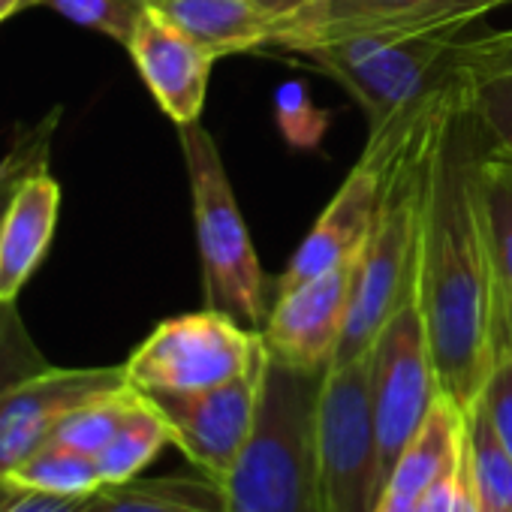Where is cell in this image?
Listing matches in <instances>:
<instances>
[{"label":"cell","mask_w":512,"mask_h":512,"mask_svg":"<svg viewBox=\"0 0 512 512\" xmlns=\"http://www.w3.org/2000/svg\"><path fill=\"white\" fill-rule=\"evenodd\" d=\"M314 455L329 512H374L383 467L371 404V356L332 362L314 407Z\"/></svg>","instance_id":"cell-6"},{"label":"cell","mask_w":512,"mask_h":512,"mask_svg":"<svg viewBox=\"0 0 512 512\" xmlns=\"http://www.w3.org/2000/svg\"><path fill=\"white\" fill-rule=\"evenodd\" d=\"M482 151L485 130L455 82L422 223L416 305L437 386L464 413L479 404L494 368V278Z\"/></svg>","instance_id":"cell-1"},{"label":"cell","mask_w":512,"mask_h":512,"mask_svg":"<svg viewBox=\"0 0 512 512\" xmlns=\"http://www.w3.org/2000/svg\"><path fill=\"white\" fill-rule=\"evenodd\" d=\"M178 133L193 196L205 305L232 317L244 329L263 332L272 311L269 284L260 260H256L244 217L235 205L220 151L199 121L178 127Z\"/></svg>","instance_id":"cell-4"},{"label":"cell","mask_w":512,"mask_h":512,"mask_svg":"<svg viewBox=\"0 0 512 512\" xmlns=\"http://www.w3.org/2000/svg\"><path fill=\"white\" fill-rule=\"evenodd\" d=\"M58 118H61V109H52L46 118H40L37 124L22 130L16 136V142L7 148V154L0 157V223H4L7 205H10L16 187L22 184V178L28 172H34V169L49 163L52 136L58 130Z\"/></svg>","instance_id":"cell-25"},{"label":"cell","mask_w":512,"mask_h":512,"mask_svg":"<svg viewBox=\"0 0 512 512\" xmlns=\"http://www.w3.org/2000/svg\"><path fill=\"white\" fill-rule=\"evenodd\" d=\"M250 4H253L256 10H260V13H266L269 19H275L278 28H281L284 22L296 19V16L305 13L311 4H317V0H250Z\"/></svg>","instance_id":"cell-30"},{"label":"cell","mask_w":512,"mask_h":512,"mask_svg":"<svg viewBox=\"0 0 512 512\" xmlns=\"http://www.w3.org/2000/svg\"><path fill=\"white\" fill-rule=\"evenodd\" d=\"M166 443H172V434H169L163 413L154 407V401L145 392H139L130 413L118 425L115 437L97 455L103 482L118 485V482L136 479L160 455Z\"/></svg>","instance_id":"cell-20"},{"label":"cell","mask_w":512,"mask_h":512,"mask_svg":"<svg viewBox=\"0 0 512 512\" xmlns=\"http://www.w3.org/2000/svg\"><path fill=\"white\" fill-rule=\"evenodd\" d=\"M7 479L25 488L49 491V494H88L106 485L94 455L76 452L55 440L43 443L25 461H19L7 473Z\"/></svg>","instance_id":"cell-21"},{"label":"cell","mask_w":512,"mask_h":512,"mask_svg":"<svg viewBox=\"0 0 512 512\" xmlns=\"http://www.w3.org/2000/svg\"><path fill=\"white\" fill-rule=\"evenodd\" d=\"M43 368H49V362L25 326L19 302H0V404L13 386Z\"/></svg>","instance_id":"cell-26"},{"label":"cell","mask_w":512,"mask_h":512,"mask_svg":"<svg viewBox=\"0 0 512 512\" xmlns=\"http://www.w3.org/2000/svg\"><path fill=\"white\" fill-rule=\"evenodd\" d=\"M356 266L359 253L287 293H278L260 332L275 362L311 374H323L335 362L350 314Z\"/></svg>","instance_id":"cell-10"},{"label":"cell","mask_w":512,"mask_h":512,"mask_svg":"<svg viewBox=\"0 0 512 512\" xmlns=\"http://www.w3.org/2000/svg\"><path fill=\"white\" fill-rule=\"evenodd\" d=\"M260 350V332L205 308L163 320L130 353L124 374L139 392H199L247 371Z\"/></svg>","instance_id":"cell-7"},{"label":"cell","mask_w":512,"mask_h":512,"mask_svg":"<svg viewBox=\"0 0 512 512\" xmlns=\"http://www.w3.org/2000/svg\"><path fill=\"white\" fill-rule=\"evenodd\" d=\"M31 7H46L67 22L97 31L127 49L136 25L151 10V0H28V10Z\"/></svg>","instance_id":"cell-24"},{"label":"cell","mask_w":512,"mask_h":512,"mask_svg":"<svg viewBox=\"0 0 512 512\" xmlns=\"http://www.w3.org/2000/svg\"><path fill=\"white\" fill-rule=\"evenodd\" d=\"M386 163L389 160H377V157L362 154V160L347 175V181L341 184L335 199L317 217V223L308 232V238L302 241V247L293 253L290 266L284 269V275L278 281L281 293L299 287L302 281H311V278L329 272L332 266L344 263L347 256L362 250L368 229H371L374 205H377L380 172Z\"/></svg>","instance_id":"cell-14"},{"label":"cell","mask_w":512,"mask_h":512,"mask_svg":"<svg viewBox=\"0 0 512 512\" xmlns=\"http://www.w3.org/2000/svg\"><path fill=\"white\" fill-rule=\"evenodd\" d=\"M455 91V76L425 100L413 127L380 172L377 205L368 238L359 250L353 299L335 362H353L371 353L383 326L416 296V263L422 223L434 178L443 118Z\"/></svg>","instance_id":"cell-2"},{"label":"cell","mask_w":512,"mask_h":512,"mask_svg":"<svg viewBox=\"0 0 512 512\" xmlns=\"http://www.w3.org/2000/svg\"><path fill=\"white\" fill-rule=\"evenodd\" d=\"M452 73L488 142L512 151V28L461 40Z\"/></svg>","instance_id":"cell-16"},{"label":"cell","mask_w":512,"mask_h":512,"mask_svg":"<svg viewBox=\"0 0 512 512\" xmlns=\"http://www.w3.org/2000/svg\"><path fill=\"white\" fill-rule=\"evenodd\" d=\"M506 452L512 455V356H500L491 368L485 392L479 398Z\"/></svg>","instance_id":"cell-29"},{"label":"cell","mask_w":512,"mask_h":512,"mask_svg":"<svg viewBox=\"0 0 512 512\" xmlns=\"http://www.w3.org/2000/svg\"><path fill=\"white\" fill-rule=\"evenodd\" d=\"M61 211V184L49 163L28 172L16 187L0 223V302H19V293L46 260Z\"/></svg>","instance_id":"cell-15"},{"label":"cell","mask_w":512,"mask_h":512,"mask_svg":"<svg viewBox=\"0 0 512 512\" xmlns=\"http://www.w3.org/2000/svg\"><path fill=\"white\" fill-rule=\"evenodd\" d=\"M368 356L371 404L386 488L401 452L416 437L440 395L416 296L404 308H398V314L383 326Z\"/></svg>","instance_id":"cell-8"},{"label":"cell","mask_w":512,"mask_h":512,"mask_svg":"<svg viewBox=\"0 0 512 512\" xmlns=\"http://www.w3.org/2000/svg\"><path fill=\"white\" fill-rule=\"evenodd\" d=\"M482 512H488V509H482Z\"/></svg>","instance_id":"cell-32"},{"label":"cell","mask_w":512,"mask_h":512,"mask_svg":"<svg viewBox=\"0 0 512 512\" xmlns=\"http://www.w3.org/2000/svg\"><path fill=\"white\" fill-rule=\"evenodd\" d=\"M482 193L494 278V362L512 356V151L488 142L482 151Z\"/></svg>","instance_id":"cell-18"},{"label":"cell","mask_w":512,"mask_h":512,"mask_svg":"<svg viewBox=\"0 0 512 512\" xmlns=\"http://www.w3.org/2000/svg\"><path fill=\"white\" fill-rule=\"evenodd\" d=\"M97 512H229L226 491L211 476H151L100 488Z\"/></svg>","instance_id":"cell-19"},{"label":"cell","mask_w":512,"mask_h":512,"mask_svg":"<svg viewBox=\"0 0 512 512\" xmlns=\"http://www.w3.org/2000/svg\"><path fill=\"white\" fill-rule=\"evenodd\" d=\"M142 82L160 103V109L178 124H196L205 106L208 76L214 58L184 37L154 7L136 25L127 46Z\"/></svg>","instance_id":"cell-13"},{"label":"cell","mask_w":512,"mask_h":512,"mask_svg":"<svg viewBox=\"0 0 512 512\" xmlns=\"http://www.w3.org/2000/svg\"><path fill=\"white\" fill-rule=\"evenodd\" d=\"M461 28L365 34L299 52L332 76L368 115L371 133L440 88L452 73Z\"/></svg>","instance_id":"cell-5"},{"label":"cell","mask_w":512,"mask_h":512,"mask_svg":"<svg viewBox=\"0 0 512 512\" xmlns=\"http://www.w3.org/2000/svg\"><path fill=\"white\" fill-rule=\"evenodd\" d=\"M266 365L269 350L263 344L253 365L229 383L199 392H145L163 413L172 434V446H178L190 464H196L220 485L226 482L253 437L256 416H260Z\"/></svg>","instance_id":"cell-9"},{"label":"cell","mask_w":512,"mask_h":512,"mask_svg":"<svg viewBox=\"0 0 512 512\" xmlns=\"http://www.w3.org/2000/svg\"><path fill=\"white\" fill-rule=\"evenodd\" d=\"M491 7H497V0H317L278 28L272 46L305 52L365 34L464 28Z\"/></svg>","instance_id":"cell-11"},{"label":"cell","mask_w":512,"mask_h":512,"mask_svg":"<svg viewBox=\"0 0 512 512\" xmlns=\"http://www.w3.org/2000/svg\"><path fill=\"white\" fill-rule=\"evenodd\" d=\"M323 374L269 356L253 437L223 482L229 512H329L314 455Z\"/></svg>","instance_id":"cell-3"},{"label":"cell","mask_w":512,"mask_h":512,"mask_svg":"<svg viewBox=\"0 0 512 512\" xmlns=\"http://www.w3.org/2000/svg\"><path fill=\"white\" fill-rule=\"evenodd\" d=\"M127 386L124 365L115 368H43L13 386L0 404V476L52 440L70 410Z\"/></svg>","instance_id":"cell-12"},{"label":"cell","mask_w":512,"mask_h":512,"mask_svg":"<svg viewBox=\"0 0 512 512\" xmlns=\"http://www.w3.org/2000/svg\"><path fill=\"white\" fill-rule=\"evenodd\" d=\"M278 115L284 124V133L299 142V145H311L320 139L323 133V121L326 115H320L311 103H308V91L302 85H284L278 91Z\"/></svg>","instance_id":"cell-28"},{"label":"cell","mask_w":512,"mask_h":512,"mask_svg":"<svg viewBox=\"0 0 512 512\" xmlns=\"http://www.w3.org/2000/svg\"><path fill=\"white\" fill-rule=\"evenodd\" d=\"M467 455L482 509L512 512V455L506 452L482 404L467 413Z\"/></svg>","instance_id":"cell-22"},{"label":"cell","mask_w":512,"mask_h":512,"mask_svg":"<svg viewBox=\"0 0 512 512\" xmlns=\"http://www.w3.org/2000/svg\"><path fill=\"white\" fill-rule=\"evenodd\" d=\"M136 395H139V389H133L130 383L109 389L103 395H94L91 401L79 404L76 410H70L64 416V422L55 428L52 440L97 458L103 452V446L115 437L124 416L130 413Z\"/></svg>","instance_id":"cell-23"},{"label":"cell","mask_w":512,"mask_h":512,"mask_svg":"<svg viewBox=\"0 0 512 512\" xmlns=\"http://www.w3.org/2000/svg\"><path fill=\"white\" fill-rule=\"evenodd\" d=\"M151 7L214 61L272 46L278 34V22L250 0H151Z\"/></svg>","instance_id":"cell-17"},{"label":"cell","mask_w":512,"mask_h":512,"mask_svg":"<svg viewBox=\"0 0 512 512\" xmlns=\"http://www.w3.org/2000/svg\"><path fill=\"white\" fill-rule=\"evenodd\" d=\"M100 488L88 494H49L0 476V512H97Z\"/></svg>","instance_id":"cell-27"},{"label":"cell","mask_w":512,"mask_h":512,"mask_svg":"<svg viewBox=\"0 0 512 512\" xmlns=\"http://www.w3.org/2000/svg\"><path fill=\"white\" fill-rule=\"evenodd\" d=\"M22 10H28V0H0V22H7Z\"/></svg>","instance_id":"cell-31"}]
</instances>
